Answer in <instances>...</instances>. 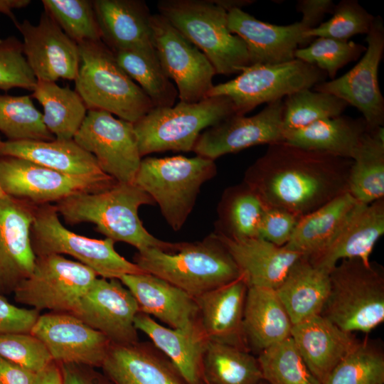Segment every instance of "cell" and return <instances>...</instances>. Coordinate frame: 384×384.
Returning <instances> with one entry per match:
<instances>
[{"mask_svg": "<svg viewBox=\"0 0 384 384\" xmlns=\"http://www.w3.org/2000/svg\"><path fill=\"white\" fill-rule=\"evenodd\" d=\"M351 164V159L282 141L268 145L242 182L264 206L302 218L348 191Z\"/></svg>", "mask_w": 384, "mask_h": 384, "instance_id": "obj_1", "label": "cell"}, {"mask_svg": "<svg viewBox=\"0 0 384 384\" xmlns=\"http://www.w3.org/2000/svg\"><path fill=\"white\" fill-rule=\"evenodd\" d=\"M154 204L151 197L135 184L117 182L102 191L70 196L55 206L68 223H93L107 238L129 244L137 251L148 248L173 251L178 242L155 238L144 227L139 217L140 206Z\"/></svg>", "mask_w": 384, "mask_h": 384, "instance_id": "obj_2", "label": "cell"}, {"mask_svg": "<svg viewBox=\"0 0 384 384\" xmlns=\"http://www.w3.org/2000/svg\"><path fill=\"white\" fill-rule=\"evenodd\" d=\"M250 0H160L159 14L209 60L216 74L240 73L250 65L243 40L230 32L228 12Z\"/></svg>", "mask_w": 384, "mask_h": 384, "instance_id": "obj_3", "label": "cell"}, {"mask_svg": "<svg viewBox=\"0 0 384 384\" xmlns=\"http://www.w3.org/2000/svg\"><path fill=\"white\" fill-rule=\"evenodd\" d=\"M133 262L144 272L170 282L194 298L241 276L214 233L201 241L179 242L171 252L158 248L137 251Z\"/></svg>", "mask_w": 384, "mask_h": 384, "instance_id": "obj_4", "label": "cell"}, {"mask_svg": "<svg viewBox=\"0 0 384 384\" xmlns=\"http://www.w3.org/2000/svg\"><path fill=\"white\" fill-rule=\"evenodd\" d=\"M330 289L320 314L341 330L370 333L384 321L381 265L359 259L341 260L329 272Z\"/></svg>", "mask_w": 384, "mask_h": 384, "instance_id": "obj_5", "label": "cell"}, {"mask_svg": "<svg viewBox=\"0 0 384 384\" xmlns=\"http://www.w3.org/2000/svg\"><path fill=\"white\" fill-rule=\"evenodd\" d=\"M78 46L80 63L75 90L87 110L107 111L134 124L153 108L146 95L122 69L102 41Z\"/></svg>", "mask_w": 384, "mask_h": 384, "instance_id": "obj_6", "label": "cell"}, {"mask_svg": "<svg viewBox=\"0 0 384 384\" xmlns=\"http://www.w3.org/2000/svg\"><path fill=\"white\" fill-rule=\"evenodd\" d=\"M235 114L231 100L208 97L198 102H179L153 107L133 124L141 156L166 151H192L200 134Z\"/></svg>", "mask_w": 384, "mask_h": 384, "instance_id": "obj_7", "label": "cell"}, {"mask_svg": "<svg viewBox=\"0 0 384 384\" xmlns=\"http://www.w3.org/2000/svg\"><path fill=\"white\" fill-rule=\"evenodd\" d=\"M217 173L215 161L198 155L142 159L134 184L151 197L169 226L180 230L203 183Z\"/></svg>", "mask_w": 384, "mask_h": 384, "instance_id": "obj_8", "label": "cell"}, {"mask_svg": "<svg viewBox=\"0 0 384 384\" xmlns=\"http://www.w3.org/2000/svg\"><path fill=\"white\" fill-rule=\"evenodd\" d=\"M334 6L331 0H300L297 10L302 14V18L286 26L262 21L242 8L233 7L228 12V26L245 42L250 65L278 64L295 59L298 46L312 41L305 33L319 26L326 14H332Z\"/></svg>", "mask_w": 384, "mask_h": 384, "instance_id": "obj_9", "label": "cell"}, {"mask_svg": "<svg viewBox=\"0 0 384 384\" xmlns=\"http://www.w3.org/2000/svg\"><path fill=\"white\" fill-rule=\"evenodd\" d=\"M31 239L36 257L70 255L102 278L119 279L126 274L146 273L120 255L112 240L89 238L66 228L53 204L36 206Z\"/></svg>", "mask_w": 384, "mask_h": 384, "instance_id": "obj_10", "label": "cell"}, {"mask_svg": "<svg viewBox=\"0 0 384 384\" xmlns=\"http://www.w3.org/2000/svg\"><path fill=\"white\" fill-rule=\"evenodd\" d=\"M326 76L316 66L296 58L278 64H254L243 68L235 78L213 85L208 97H228L235 114L245 115L261 104L311 89Z\"/></svg>", "mask_w": 384, "mask_h": 384, "instance_id": "obj_11", "label": "cell"}, {"mask_svg": "<svg viewBox=\"0 0 384 384\" xmlns=\"http://www.w3.org/2000/svg\"><path fill=\"white\" fill-rule=\"evenodd\" d=\"M97 277L88 267L63 255L40 256L13 294L16 302L38 311L71 313Z\"/></svg>", "mask_w": 384, "mask_h": 384, "instance_id": "obj_12", "label": "cell"}, {"mask_svg": "<svg viewBox=\"0 0 384 384\" xmlns=\"http://www.w3.org/2000/svg\"><path fill=\"white\" fill-rule=\"evenodd\" d=\"M117 182L106 174L74 176L21 158H0V183L5 193L35 206L57 203L74 195L102 191Z\"/></svg>", "mask_w": 384, "mask_h": 384, "instance_id": "obj_13", "label": "cell"}, {"mask_svg": "<svg viewBox=\"0 0 384 384\" xmlns=\"http://www.w3.org/2000/svg\"><path fill=\"white\" fill-rule=\"evenodd\" d=\"M73 139L105 174L117 182L134 183L142 159L133 123L107 111L88 110Z\"/></svg>", "mask_w": 384, "mask_h": 384, "instance_id": "obj_14", "label": "cell"}, {"mask_svg": "<svg viewBox=\"0 0 384 384\" xmlns=\"http://www.w3.org/2000/svg\"><path fill=\"white\" fill-rule=\"evenodd\" d=\"M151 27L156 55L176 84L180 101L193 103L208 97L216 74L208 58L159 14H152Z\"/></svg>", "mask_w": 384, "mask_h": 384, "instance_id": "obj_15", "label": "cell"}, {"mask_svg": "<svg viewBox=\"0 0 384 384\" xmlns=\"http://www.w3.org/2000/svg\"><path fill=\"white\" fill-rule=\"evenodd\" d=\"M366 41L364 55L352 69L314 87L356 107L368 129H373L384 124V99L378 83V68L384 51V25L380 16H375Z\"/></svg>", "mask_w": 384, "mask_h": 384, "instance_id": "obj_16", "label": "cell"}, {"mask_svg": "<svg viewBox=\"0 0 384 384\" xmlns=\"http://www.w3.org/2000/svg\"><path fill=\"white\" fill-rule=\"evenodd\" d=\"M283 106V100H278L252 116L233 114L228 117L205 129L193 151L215 161L250 146L284 141Z\"/></svg>", "mask_w": 384, "mask_h": 384, "instance_id": "obj_17", "label": "cell"}, {"mask_svg": "<svg viewBox=\"0 0 384 384\" xmlns=\"http://www.w3.org/2000/svg\"><path fill=\"white\" fill-rule=\"evenodd\" d=\"M139 312L135 298L119 279L97 277L71 314L112 344L128 345L139 341L134 326Z\"/></svg>", "mask_w": 384, "mask_h": 384, "instance_id": "obj_18", "label": "cell"}, {"mask_svg": "<svg viewBox=\"0 0 384 384\" xmlns=\"http://www.w3.org/2000/svg\"><path fill=\"white\" fill-rule=\"evenodd\" d=\"M14 24L23 37V54L37 81L75 80L80 63L79 46L46 11L36 25L26 19Z\"/></svg>", "mask_w": 384, "mask_h": 384, "instance_id": "obj_19", "label": "cell"}, {"mask_svg": "<svg viewBox=\"0 0 384 384\" xmlns=\"http://www.w3.org/2000/svg\"><path fill=\"white\" fill-rule=\"evenodd\" d=\"M31 333L43 342L58 364L101 368L112 344L105 335L69 312L40 315Z\"/></svg>", "mask_w": 384, "mask_h": 384, "instance_id": "obj_20", "label": "cell"}, {"mask_svg": "<svg viewBox=\"0 0 384 384\" xmlns=\"http://www.w3.org/2000/svg\"><path fill=\"white\" fill-rule=\"evenodd\" d=\"M9 196L0 199V294L14 293L33 270L31 231L36 208Z\"/></svg>", "mask_w": 384, "mask_h": 384, "instance_id": "obj_21", "label": "cell"}, {"mask_svg": "<svg viewBox=\"0 0 384 384\" xmlns=\"http://www.w3.org/2000/svg\"><path fill=\"white\" fill-rule=\"evenodd\" d=\"M383 233L384 198L369 204L358 203L329 243L307 259L329 273L342 260L359 259L369 263L371 252Z\"/></svg>", "mask_w": 384, "mask_h": 384, "instance_id": "obj_22", "label": "cell"}, {"mask_svg": "<svg viewBox=\"0 0 384 384\" xmlns=\"http://www.w3.org/2000/svg\"><path fill=\"white\" fill-rule=\"evenodd\" d=\"M119 279L135 298L139 312L174 329L201 330L196 301L183 290L149 273L126 274Z\"/></svg>", "mask_w": 384, "mask_h": 384, "instance_id": "obj_23", "label": "cell"}, {"mask_svg": "<svg viewBox=\"0 0 384 384\" xmlns=\"http://www.w3.org/2000/svg\"><path fill=\"white\" fill-rule=\"evenodd\" d=\"M247 289L241 275L195 298L198 307L199 325L208 341L250 351L242 325Z\"/></svg>", "mask_w": 384, "mask_h": 384, "instance_id": "obj_24", "label": "cell"}, {"mask_svg": "<svg viewBox=\"0 0 384 384\" xmlns=\"http://www.w3.org/2000/svg\"><path fill=\"white\" fill-rule=\"evenodd\" d=\"M101 369L114 384H186L169 359L149 342L111 344Z\"/></svg>", "mask_w": 384, "mask_h": 384, "instance_id": "obj_25", "label": "cell"}, {"mask_svg": "<svg viewBox=\"0 0 384 384\" xmlns=\"http://www.w3.org/2000/svg\"><path fill=\"white\" fill-rule=\"evenodd\" d=\"M93 7L101 41L112 51L139 49L155 51L152 14L142 0H95Z\"/></svg>", "mask_w": 384, "mask_h": 384, "instance_id": "obj_26", "label": "cell"}, {"mask_svg": "<svg viewBox=\"0 0 384 384\" xmlns=\"http://www.w3.org/2000/svg\"><path fill=\"white\" fill-rule=\"evenodd\" d=\"M291 338L308 368L321 383L360 342L353 334L341 330L320 314L293 324Z\"/></svg>", "mask_w": 384, "mask_h": 384, "instance_id": "obj_27", "label": "cell"}, {"mask_svg": "<svg viewBox=\"0 0 384 384\" xmlns=\"http://www.w3.org/2000/svg\"><path fill=\"white\" fill-rule=\"evenodd\" d=\"M215 234L232 256L248 287L276 289L302 256L259 237L235 240Z\"/></svg>", "mask_w": 384, "mask_h": 384, "instance_id": "obj_28", "label": "cell"}, {"mask_svg": "<svg viewBox=\"0 0 384 384\" xmlns=\"http://www.w3.org/2000/svg\"><path fill=\"white\" fill-rule=\"evenodd\" d=\"M134 326L169 359L186 384H205L203 358L208 341L201 330L174 329L142 312L136 315Z\"/></svg>", "mask_w": 384, "mask_h": 384, "instance_id": "obj_29", "label": "cell"}, {"mask_svg": "<svg viewBox=\"0 0 384 384\" xmlns=\"http://www.w3.org/2000/svg\"><path fill=\"white\" fill-rule=\"evenodd\" d=\"M243 334L249 351L260 353L291 336V319L274 289L250 287L244 313Z\"/></svg>", "mask_w": 384, "mask_h": 384, "instance_id": "obj_30", "label": "cell"}, {"mask_svg": "<svg viewBox=\"0 0 384 384\" xmlns=\"http://www.w3.org/2000/svg\"><path fill=\"white\" fill-rule=\"evenodd\" d=\"M0 156L23 159L70 175L105 174L95 158L74 139L3 141Z\"/></svg>", "mask_w": 384, "mask_h": 384, "instance_id": "obj_31", "label": "cell"}, {"mask_svg": "<svg viewBox=\"0 0 384 384\" xmlns=\"http://www.w3.org/2000/svg\"><path fill=\"white\" fill-rule=\"evenodd\" d=\"M329 289V273L302 256L274 290L295 324L321 314Z\"/></svg>", "mask_w": 384, "mask_h": 384, "instance_id": "obj_32", "label": "cell"}, {"mask_svg": "<svg viewBox=\"0 0 384 384\" xmlns=\"http://www.w3.org/2000/svg\"><path fill=\"white\" fill-rule=\"evenodd\" d=\"M367 130L363 117L353 118L341 114L318 120L302 128L286 130L284 141L305 149L351 159Z\"/></svg>", "mask_w": 384, "mask_h": 384, "instance_id": "obj_33", "label": "cell"}, {"mask_svg": "<svg viewBox=\"0 0 384 384\" xmlns=\"http://www.w3.org/2000/svg\"><path fill=\"white\" fill-rule=\"evenodd\" d=\"M358 203L346 191L302 216L284 246L308 259L315 256L335 235Z\"/></svg>", "mask_w": 384, "mask_h": 384, "instance_id": "obj_34", "label": "cell"}, {"mask_svg": "<svg viewBox=\"0 0 384 384\" xmlns=\"http://www.w3.org/2000/svg\"><path fill=\"white\" fill-rule=\"evenodd\" d=\"M348 192L369 204L384 198V128L368 129L352 157Z\"/></svg>", "mask_w": 384, "mask_h": 384, "instance_id": "obj_35", "label": "cell"}, {"mask_svg": "<svg viewBox=\"0 0 384 384\" xmlns=\"http://www.w3.org/2000/svg\"><path fill=\"white\" fill-rule=\"evenodd\" d=\"M32 92V98L43 107V120L48 130L55 139H73L87 112L76 91L55 82L37 81Z\"/></svg>", "mask_w": 384, "mask_h": 384, "instance_id": "obj_36", "label": "cell"}, {"mask_svg": "<svg viewBox=\"0 0 384 384\" xmlns=\"http://www.w3.org/2000/svg\"><path fill=\"white\" fill-rule=\"evenodd\" d=\"M264 206L244 182L228 188L218 207L215 233L235 240L259 237Z\"/></svg>", "mask_w": 384, "mask_h": 384, "instance_id": "obj_37", "label": "cell"}, {"mask_svg": "<svg viewBox=\"0 0 384 384\" xmlns=\"http://www.w3.org/2000/svg\"><path fill=\"white\" fill-rule=\"evenodd\" d=\"M112 53L122 69L149 97L153 107L175 105L177 89L162 68L156 51L124 49Z\"/></svg>", "mask_w": 384, "mask_h": 384, "instance_id": "obj_38", "label": "cell"}, {"mask_svg": "<svg viewBox=\"0 0 384 384\" xmlns=\"http://www.w3.org/2000/svg\"><path fill=\"white\" fill-rule=\"evenodd\" d=\"M205 384H258L262 378L257 360L251 352L208 341L203 358Z\"/></svg>", "mask_w": 384, "mask_h": 384, "instance_id": "obj_39", "label": "cell"}, {"mask_svg": "<svg viewBox=\"0 0 384 384\" xmlns=\"http://www.w3.org/2000/svg\"><path fill=\"white\" fill-rule=\"evenodd\" d=\"M0 132L9 141L55 139L45 126L31 95H0Z\"/></svg>", "mask_w": 384, "mask_h": 384, "instance_id": "obj_40", "label": "cell"}, {"mask_svg": "<svg viewBox=\"0 0 384 384\" xmlns=\"http://www.w3.org/2000/svg\"><path fill=\"white\" fill-rule=\"evenodd\" d=\"M267 384H321L308 368L291 336L258 353Z\"/></svg>", "mask_w": 384, "mask_h": 384, "instance_id": "obj_41", "label": "cell"}, {"mask_svg": "<svg viewBox=\"0 0 384 384\" xmlns=\"http://www.w3.org/2000/svg\"><path fill=\"white\" fill-rule=\"evenodd\" d=\"M321 384H384V353L370 341H360Z\"/></svg>", "mask_w": 384, "mask_h": 384, "instance_id": "obj_42", "label": "cell"}, {"mask_svg": "<svg viewBox=\"0 0 384 384\" xmlns=\"http://www.w3.org/2000/svg\"><path fill=\"white\" fill-rule=\"evenodd\" d=\"M283 105V126L286 131L339 116L348 104L334 95L303 89L286 97Z\"/></svg>", "mask_w": 384, "mask_h": 384, "instance_id": "obj_43", "label": "cell"}, {"mask_svg": "<svg viewBox=\"0 0 384 384\" xmlns=\"http://www.w3.org/2000/svg\"><path fill=\"white\" fill-rule=\"evenodd\" d=\"M46 11L76 43L101 41L92 1L43 0Z\"/></svg>", "mask_w": 384, "mask_h": 384, "instance_id": "obj_44", "label": "cell"}, {"mask_svg": "<svg viewBox=\"0 0 384 384\" xmlns=\"http://www.w3.org/2000/svg\"><path fill=\"white\" fill-rule=\"evenodd\" d=\"M366 50L365 46L352 41L319 37L308 46L297 48L294 58L316 66L334 80L339 69L358 60Z\"/></svg>", "mask_w": 384, "mask_h": 384, "instance_id": "obj_45", "label": "cell"}, {"mask_svg": "<svg viewBox=\"0 0 384 384\" xmlns=\"http://www.w3.org/2000/svg\"><path fill=\"white\" fill-rule=\"evenodd\" d=\"M332 17L305 33L311 40L319 37L341 41L357 34H367L375 16L369 14L356 0H342L335 5Z\"/></svg>", "mask_w": 384, "mask_h": 384, "instance_id": "obj_46", "label": "cell"}, {"mask_svg": "<svg viewBox=\"0 0 384 384\" xmlns=\"http://www.w3.org/2000/svg\"><path fill=\"white\" fill-rule=\"evenodd\" d=\"M0 356L37 373L53 362L43 342L31 333L0 335Z\"/></svg>", "mask_w": 384, "mask_h": 384, "instance_id": "obj_47", "label": "cell"}, {"mask_svg": "<svg viewBox=\"0 0 384 384\" xmlns=\"http://www.w3.org/2000/svg\"><path fill=\"white\" fill-rule=\"evenodd\" d=\"M36 83L24 56L22 42L13 36L0 39V90L33 91Z\"/></svg>", "mask_w": 384, "mask_h": 384, "instance_id": "obj_48", "label": "cell"}, {"mask_svg": "<svg viewBox=\"0 0 384 384\" xmlns=\"http://www.w3.org/2000/svg\"><path fill=\"white\" fill-rule=\"evenodd\" d=\"M299 218L285 210L264 206L259 238L277 246H284L290 240Z\"/></svg>", "mask_w": 384, "mask_h": 384, "instance_id": "obj_49", "label": "cell"}, {"mask_svg": "<svg viewBox=\"0 0 384 384\" xmlns=\"http://www.w3.org/2000/svg\"><path fill=\"white\" fill-rule=\"evenodd\" d=\"M40 311L11 304L0 294V335L11 333H31Z\"/></svg>", "mask_w": 384, "mask_h": 384, "instance_id": "obj_50", "label": "cell"}, {"mask_svg": "<svg viewBox=\"0 0 384 384\" xmlns=\"http://www.w3.org/2000/svg\"><path fill=\"white\" fill-rule=\"evenodd\" d=\"M59 365L62 384H114L98 368L78 363Z\"/></svg>", "mask_w": 384, "mask_h": 384, "instance_id": "obj_51", "label": "cell"}, {"mask_svg": "<svg viewBox=\"0 0 384 384\" xmlns=\"http://www.w3.org/2000/svg\"><path fill=\"white\" fill-rule=\"evenodd\" d=\"M37 374L0 356V384H34Z\"/></svg>", "mask_w": 384, "mask_h": 384, "instance_id": "obj_52", "label": "cell"}, {"mask_svg": "<svg viewBox=\"0 0 384 384\" xmlns=\"http://www.w3.org/2000/svg\"><path fill=\"white\" fill-rule=\"evenodd\" d=\"M34 384H62L60 365L55 361L38 373Z\"/></svg>", "mask_w": 384, "mask_h": 384, "instance_id": "obj_53", "label": "cell"}, {"mask_svg": "<svg viewBox=\"0 0 384 384\" xmlns=\"http://www.w3.org/2000/svg\"><path fill=\"white\" fill-rule=\"evenodd\" d=\"M30 4V0H0V14L6 15L15 23L17 19L13 11L26 7Z\"/></svg>", "mask_w": 384, "mask_h": 384, "instance_id": "obj_54", "label": "cell"}, {"mask_svg": "<svg viewBox=\"0 0 384 384\" xmlns=\"http://www.w3.org/2000/svg\"><path fill=\"white\" fill-rule=\"evenodd\" d=\"M8 195H6L5 193V192L4 191L1 186V183H0V199L1 198H5L6 196H7Z\"/></svg>", "mask_w": 384, "mask_h": 384, "instance_id": "obj_55", "label": "cell"}, {"mask_svg": "<svg viewBox=\"0 0 384 384\" xmlns=\"http://www.w3.org/2000/svg\"><path fill=\"white\" fill-rule=\"evenodd\" d=\"M258 384H267L264 380H262Z\"/></svg>", "mask_w": 384, "mask_h": 384, "instance_id": "obj_56", "label": "cell"}, {"mask_svg": "<svg viewBox=\"0 0 384 384\" xmlns=\"http://www.w3.org/2000/svg\"><path fill=\"white\" fill-rule=\"evenodd\" d=\"M2 142L3 141L1 140V137H0V144H1Z\"/></svg>", "mask_w": 384, "mask_h": 384, "instance_id": "obj_57", "label": "cell"}]
</instances>
